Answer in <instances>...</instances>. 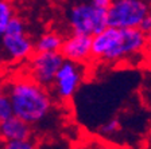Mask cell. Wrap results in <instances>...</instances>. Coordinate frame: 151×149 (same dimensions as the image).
Here are the masks:
<instances>
[{"label":"cell","instance_id":"cell-1","mask_svg":"<svg viewBox=\"0 0 151 149\" xmlns=\"http://www.w3.org/2000/svg\"><path fill=\"white\" fill-rule=\"evenodd\" d=\"M7 91L11 98L14 114L28 124H39L50 114L53 108L50 93L47 91V87L32 78L16 79L8 86Z\"/></svg>","mask_w":151,"mask_h":149},{"label":"cell","instance_id":"cell-2","mask_svg":"<svg viewBox=\"0 0 151 149\" xmlns=\"http://www.w3.org/2000/svg\"><path fill=\"white\" fill-rule=\"evenodd\" d=\"M68 22L72 34L93 36L109 26L108 9L99 8L91 0L78 1L70 7L68 12Z\"/></svg>","mask_w":151,"mask_h":149},{"label":"cell","instance_id":"cell-3","mask_svg":"<svg viewBox=\"0 0 151 149\" xmlns=\"http://www.w3.org/2000/svg\"><path fill=\"white\" fill-rule=\"evenodd\" d=\"M150 11V0H112L108 8V22L117 28L139 27Z\"/></svg>","mask_w":151,"mask_h":149},{"label":"cell","instance_id":"cell-4","mask_svg":"<svg viewBox=\"0 0 151 149\" xmlns=\"http://www.w3.org/2000/svg\"><path fill=\"white\" fill-rule=\"evenodd\" d=\"M146 50V34L139 27L122 28L119 39L115 46L105 54L101 61L108 63H116L123 59L138 55Z\"/></svg>","mask_w":151,"mask_h":149},{"label":"cell","instance_id":"cell-5","mask_svg":"<svg viewBox=\"0 0 151 149\" xmlns=\"http://www.w3.org/2000/svg\"><path fill=\"white\" fill-rule=\"evenodd\" d=\"M63 61L65 56L61 54V51H46V53L35 51L30 61L31 78L42 86L51 87Z\"/></svg>","mask_w":151,"mask_h":149},{"label":"cell","instance_id":"cell-6","mask_svg":"<svg viewBox=\"0 0 151 149\" xmlns=\"http://www.w3.org/2000/svg\"><path fill=\"white\" fill-rule=\"evenodd\" d=\"M84 78V66L73 61L65 59L57 73L53 89L54 94L60 101L66 102L74 97Z\"/></svg>","mask_w":151,"mask_h":149},{"label":"cell","instance_id":"cell-7","mask_svg":"<svg viewBox=\"0 0 151 149\" xmlns=\"http://www.w3.org/2000/svg\"><path fill=\"white\" fill-rule=\"evenodd\" d=\"M34 44L35 43L27 36L26 32L23 34L4 32V35L0 39L1 59L8 62H20L35 53Z\"/></svg>","mask_w":151,"mask_h":149},{"label":"cell","instance_id":"cell-8","mask_svg":"<svg viewBox=\"0 0 151 149\" xmlns=\"http://www.w3.org/2000/svg\"><path fill=\"white\" fill-rule=\"evenodd\" d=\"M61 54L68 61L85 63L92 58V36L84 34H72L63 39Z\"/></svg>","mask_w":151,"mask_h":149},{"label":"cell","instance_id":"cell-9","mask_svg":"<svg viewBox=\"0 0 151 149\" xmlns=\"http://www.w3.org/2000/svg\"><path fill=\"white\" fill-rule=\"evenodd\" d=\"M32 133H34L32 125L15 114L0 122V141L1 143L31 138Z\"/></svg>","mask_w":151,"mask_h":149},{"label":"cell","instance_id":"cell-10","mask_svg":"<svg viewBox=\"0 0 151 149\" xmlns=\"http://www.w3.org/2000/svg\"><path fill=\"white\" fill-rule=\"evenodd\" d=\"M122 28L108 26L105 30L92 36V58L103 59L105 54L115 46L116 41L119 39Z\"/></svg>","mask_w":151,"mask_h":149},{"label":"cell","instance_id":"cell-11","mask_svg":"<svg viewBox=\"0 0 151 149\" xmlns=\"http://www.w3.org/2000/svg\"><path fill=\"white\" fill-rule=\"evenodd\" d=\"M63 39L55 32H47L38 38L34 47L37 53H46V51H61Z\"/></svg>","mask_w":151,"mask_h":149},{"label":"cell","instance_id":"cell-12","mask_svg":"<svg viewBox=\"0 0 151 149\" xmlns=\"http://www.w3.org/2000/svg\"><path fill=\"white\" fill-rule=\"evenodd\" d=\"M14 16V11L11 4L7 0H0V39L6 32L7 24Z\"/></svg>","mask_w":151,"mask_h":149},{"label":"cell","instance_id":"cell-13","mask_svg":"<svg viewBox=\"0 0 151 149\" xmlns=\"http://www.w3.org/2000/svg\"><path fill=\"white\" fill-rule=\"evenodd\" d=\"M14 114L12 103H11V98L8 96V91L0 94V122L4 121L6 118L11 117Z\"/></svg>","mask_w":151,"mask_h":149},{"label":"cell","instance_id":"cell-14","mask_svg":"<svg viewBox=\"0 0 151 149\" xmlns=\"http://www.w3.org/2000/svg\"><path fill=\"white\" fill-rule=\"evenodd\" d=\"M6 32H8V34H23V32H26L24 22L18 16H12L9 23L7 24Z\"/></svg>","mask_w":151,"mask_h":149},{"label":"cell","instance_id":"cell-15","mask_svg":"<svg viewBox=\"0 0 151 149\" xmlns=\"http://www.w3.org/2000/svg\"><path fill=\"white\" fill-rule=\"evenodd\" d=\"M35 146L34 141L31 138H26V140H14L4 143V148L7 149H32Z\"/></svg>","mask_w":151,"mask_h":149},{"label":"cell","instance_id":"cell-16","mask_svg":"<svg viewBox=\"0 0 151 149\" xmlns=\"http://www.w3.org/2000/svg\"><path fill=\"white\" fill-rule=\"evenodd\" d=\"M119 120H116V118H113V120H111V121H108L105 125H103V128H101V133L104 134H112V133H116L117 130H119Z\"/></svg>","mask_w":151,"mask_h":149},{"label":"cell","instance_id":"cell-17","mask_svg":"<svg viewBox=\"0 0 151 149\" xmlns=\"http://www.w3.org/2000/svg\"><path fill=\"white\" fill-rule=\"evenodd\" d=\"M139 28H140L145 34H147L148 31H151V11L145 16V19L142 20V23L139 24Z\"/></svg>","mask_w":151,"mask_h":149},{"label":"cell","instance_id":"cell-18","mask_svg":"<svg viewBox=\"0 0 151 149\" xmlns=\"http://www.w3.org/2000/svg\"><path fill=\"white\" fill-rule=\"evenodd\" d=\"M91 1L96 7H99V8H104V9H108L109 6H111V3H112V0H91Z\"/></svg>","mask_w":151,"mask_h":149},{"label":"cell","instance_id":"cell-19","mask_svg":"<svg viewBox=\"0 0 151 149\" xmlns=\"http://www.w3.org/2000/svg\"><path fill=\"white\" fill-rule=\"evenodd\" d=\"M146 51L151 55V31L146 34Z\"/></svg>","mask_w":151,"mask_h":149},{"label":"cell","instance_id":"cell-20","mask_svg":"<svg viewBox=\"0 0 151 149\" xmlns=\"http://www.w3.org/2000/svg\"><path fill=\"white\" fill-rule=\"evenodd\" d=\"M0 59H1V55H0Z\"/></svg>","mask_w":151,"mask_h":149}]
</instances>
